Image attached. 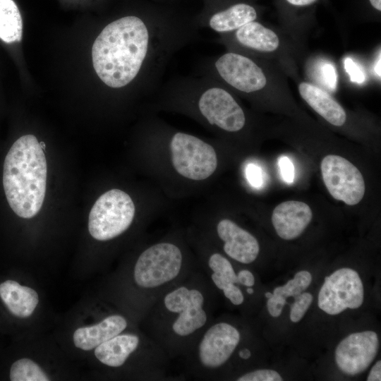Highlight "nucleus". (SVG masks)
Masks as SVG:
<instances>
[{"label":"nucleus","mask_w":381,"mask_h":381,"mask_svg":"<svg viewBox=\"0 0 381 381\" xmlns=\"http://www.w3.org/2000/svg\"><path fill=\"white\" fill-rule=\"evenodd\" d=\"M279 167L284 181L287 183H292L294 179V167L289 158L281 157L279 159Z\"/></svg>","instance_id":"28"},{"label":"nucleus","mask_w":381,"mask_h":381,"mask_svg":"<svg viewBox=\"0 0 381 381\" xmlns=\"http://www.w3.org/2000/svg\"><path fill=\"white\" fill-rule=\"evenodd\" d=\"M217 42L226 51L275 61L287 75L297 73L294 56L298 48L289 43L280 32L258 20L251 21L233 32L220 35Z\"/></svg>","instance_id":"9"},{"label":"nucleus","mask_w":381,"mask_h":381,"mask_svg":"<svg viewBox=\"0 0 381 381\" xmlns=\"http://www.w3.org/2000/svg\"><path fill=\"white\" fill-rule=\"evenodd\" d=\"M129 322L119 313L111 314L99 322L76 329L73 335L74 345L82 350L90 351L109 339L126 330Z\"/></svg>","instance_id":"19"},{"label":"nucleus","mask_w":381,"mask_h":381,"mask_svg":"<svg viewBox=\"0 0 381 381\" xmlns=\"http://www.w3.org/2000/svg\"><path fill=\"white\" fill-rule=\"evenodd\" d=\"M362 281L356 271L344 267L325 278L318 305L326 313L337 315L347 308L356 309L363 302Z\"/></svg>","instance_id":"12"},{"label":"nucleus","mask_w":381,"mask_h":381,"mask_svg":"<svg viewBox=\"0 0 381 381\" xmlns=\"http://www.w3.org/2000/svg\"><path fill=\"white\" fill-rule=\"evenodd\" d=\"M381 362L378 361L371 368L367 377L368 381H380L381 380Z\"/></svg>","instance_id":"32"},{"label":"nucleus","mask_w":381,"mask_h":381,"mask_svg":"<svg viewBox=\"0 0 381 381\" xmlns=\"http://www.w3.org/2000/svg\"><path fill=\"white\" fill-rule=\"evenodd\" d=\"M23 20L20 11L13 0H0V39L6 43L20 42Z\"/></svg>","instance_id":"21"},{"label":"nucleus","mask_w":381,"mask_h":381,"mask_svg":"<svg viewBox=\"0 0 381 381\" xmlns=\"http://www.w3.org/2000/svg\"><path fill=\"white\" fill-rule=\"evenodd\" d=\"M196 23L158 15H128L107 24L92 47L93 68L112 90L154 96L174 55L199 38Z\"/></svg>","instance_id":"1"},{"label":"nucleus","mask_w":381,"mask_h":381,"mask_svg":"<svg viewBox=\"0 0 381 381\" xmlns=\"http://www.w3.org/2000/svg\"><path fill=\"white\" fill-rule=\"evenodd\" d=\"M11 381H47L50 379L34 361L23 358L15 361L10 369Z\"/></svg>","instance_id":"23"},{"label":"nucleus","mask_w":381,"mask_h":381,"mask_svg":"<svg viewBox=\"0 0 381 381\" xmlns=\"http://www.w3.org/2000/svg\"><path fill=\"white\" fill-rule=\"evenodd\" d=\"M306 66L311 83L329 92L337 89L338 77L334 63L325 58H313Z\"/></svg>","instance_id":"22"},{"label":"nucleus","mask_w":381,"mask_h":381,"mask_svg":"<svg viewBox=\"0 0 381 381\" xmlns=\"http://www.w3.org/2000/svg\"><path fill=\"white\" fill-rule=\"evenodd\" d=\"M200 75L212 77L238 97L253 102L289 99L287 74L277 61L226 51L198 66Z\"/></svg>","instance_id":"6"},{"label":"nucleus","mask_w":381,"mask_h":381,"mask_svg":"<svg viewBox=\"0 0 381 381\" xmlns=\"http://www.w3.org/2000/svg\"><path fill=\"white\" fill-rule=\"evenodd\" d=\"M287 4L294 8H306L315 4L318 0H284Z\"/></svg>","instance_id":"33"},{"label":"nucleus","mask_w":381,"mask_h":381,"mask_svg":"<svg viewBox=\"0 0 381 381\" xmlns=\"http://www.w3.org/2000/svg\"><path fill=\"white\" fill-rule=\"evenodd\" d=\"M190 228L210 243H219L224 255L241 264H251L259 255L256 237L229 218L214 219L205 212Z\"/></svg>","instance_id":"11"},{"label":"nucleus","mask_w":381,"mask_h":381,"mask_svg":"<svg viewBox=\"0 0 381 381\" xmlns=\"http://www.w3.org/2000/svg\"><path fill=\"white\" fill-rule=\"evenodd\" d=\"M166 353L144 332H126L97 346L94 354L104 365L112 368L125 366L130 359Z\"/></svg>","instance_id":"14"},{"label":"nucleus","mask_w":381,"mask_h":381,"mask_svg":"<svg viewBox=\"0 0 381 381\" xmlns=\"http://www.w3.org/2000/svg\"><path fill=\"white\" fill-rule=\"evenodd\" d=\"M150 111L175 112L219 135H238L248 129L250 116L238 96L205 75L171 79L152 97Z\"/></svg>","instance_id":"4"},{"label":"nucleus","mask_w":381,"mask_h":381,"mask_svg":"<svg viewBox=\"0 0 381 381\" xmlns=\"http://www.w3.org/2000/svg\"><path fill=\"white\" fill-rule=\"evenodd\" d=\"M298 92L306 104L330 125L343 127L348 119L345 109L332 96V93L294 75Z\"/></svg>","instance_id":"16"},{"label":"nucleus","mask_w":381,"mask_h":381,"mask_svg":"<svg viewBox=\"0 0 381 381\" xmlns=\"http://www.w3.org/2000/svg\"><path fill=\"white\" fill-rule=\"evenodd\" d=\"M258 18V13L255 6L246 2H236L212 11L201 18L196 25L205 26L220 35H224L257 20Z\"/></svg>","instance_id":"18"},{"label":"nucleus","mask_w":381,"mask_h":381,"mask_svg":"<svg viewBox=\"0 0 381 381\" xmlns=\"http://www.w3.org/2000/svg\"><path fill=\"white\" fill-rule=\"evenodd\" d=\"M239 284L246 287H253L255 284V278L251 271L247 269H242L238 271Z\"/></svg>","instance_id":"31"},{"label":"nucleus","mask_w":381,"mask_h":381,"mask_svg":"<svg viewBox=\"0 0 381 381\" xmlns=\"http://www.w3.org/2000/svg\"><path fill=\"white\" fill-rule=\"evenodd\" d=\"M323 182L331 196L348 205L361 201L365 185L361 171L351 162L336 155L325 156L320 163Z\"/></svg>","instance_id":"13"},{"label":"nucleus","mask_w":381,"mask_h":381,"mask_svg":"<svg viewBox=\"0 0 381 381\" xmlns=\"http://www.w3.org/2000/svg\"><path fill=\"white\" fill-rule=\"evenodd\" d=\"M143 140L150 178L167 197L202 190L219 169L213 141L177 129L152 112L143 125Z\"/></svg>","instance_id":"2"},{"label":"nucleus","mask_w":381,"mask_h":381,"mask_svg":"<svg viewBox=\"0 0 381 381\" xmlns=\"http://www.w3.org/2000/svg\"><path fill=\"white\" fill-rule=\"evenodd\" d=\"M136 214L135 201L127 192L109 189L97 199L90 212L89 233L99 241L116 239L133 226Z\"/></svg>","instance_id":"10"},{"label":"nucleus","mask_w":381,"mask_h":381,"mask_svg":"<svg viewBox=\"0 0 381 381\" xmlns=\"http://www.w3.org/2000/svg\"><path fill=\"white\" fill-rule=\"evenodd\" d=\"M0 298L8 310L20 318L31 316L39 303L38 294L33 289L13 280L0 284Z\"/></svg>","instance_id":"20"},{"label":"nucleus","mask_w":381,"mask_h":381,"mask_svg":"<svg viewBox=\"0 0 381 381\" xmlns=\"http://www.w3.org/2000/svg\"><path fill=\"white\" fill-rule=\"evenodd\" d=\"M40 145L41 146V147L44 150L45 149V143L44 142H40Z\"/></svg>","instance_id":"38"},{"label":"nucleus","mask_w":381,"mask_h":381,"mask_svg":"<svg viewBox=\"0 0 381 381\" xmlns=\"http://www.w3.org/2000/svg\"><path fill=\"white\" fill-rule=\"evenodd\" d=\"M248 183L253 187L260 188L262 184V169L254 164H249L246 169Z\"/></svg>","instance_id":"29"},{"label":"nucleus","mask_w":381,"mask_h":381,"mask_svg":"<svg viewBox=\"0 0 381 381\" xmlns=\"http://www.w3.org/2000/svg\"><path fill=\"white\" fill-rule=\"evenodd\" d=\"M237 356L242 361H248L251 358L252 352L249 348L243 347L241 349H238Z\"/></svg>","instance_id":"35"},{"label":"nucleus","mask_w":381,"mask_h":381,"mask_svg":"<svg viewBox=\"0 0 381 381\" xmlns=\"http://www.w3.org/2000/svg\"><path fill=\"white\" fill-rule=\"evenodd\" d=\"M198 267L186 231L171 230L145 245L130 270L131 306L138 321L162 294Z\"/></svg>","instance_id":"5"},{"label":"nucleus","mask_w":381,"mask_h":381,"mask_svg":"<svg viewBox=\"0 0 381 381\" xmlns=\"http://www.w3.org/2000/svg\"><path fill=\"white\" fill-rule=\"evenodd\" d=\"M273 294L270 293V292H266L265 294V296L267 298H270L272 296Z\"/></svg>","instance_id":"37"},{"label":"nucleus","mask_w":381,"mask_h":381,"mask_svg":"<svg viewBox=\"0 0 381 381\" xmlns=\"http://www.w3.org/2000/svg\"><path fill=\"white\" fill-rule=\"evenodd\" d=\"M267 299V308L269 313L272 317H279L286 303V298L279 294H273L272 296Z\"/></svg>","instance_id":"27"},{"label":"nucleus","mask_w":381,"mask_h":381,"mask_svg":"<svg viewBox=\"0 0 381 381\" xmlns=\"http://www.w3.org/2000/svg\"><path fill=\"white\" fill-rule=\"evenodd\" d=\"M294 298V302L291 306L290 319L293 322H298L310 306L313 297L310 293L305 292Z\"/></svg>","instance_id":"25"},{"label":"nucleus","mask_w":381,"mask_h":381,"mask_svg":"<svg viewBox=\"0 0 381 381\" xmlns=\"http://www.w3.org/2000/svg\"><path fill=\"white\" fill-rule=\"evenodd\" d=\"M47 164L44 150L33 135L19 138L4 163L3 187L12 210L30 219L40 210L46 193Z\"/></svg>","instance_id":"7"},{"label":"nucleus","mask_w":381,"mask_h":381,"mask_svg":"<svg viewBox=\"0 0 381 381\" xmlns=\"http://www.w3.org/2000/svg\"><path fill=\"white\" fill-rule=\"evenodd\" d=\"M236 380L238 381H282V378L275 370L259 369L245 373Z\"/></svg>","instance_id":"26"},{"label":"nucleus","mask_w":381,"mask_h":381,"mask_svg":"<svg viewBox=\"0 0 381 381\" xmlns=\"http://www.w3.org/2000/svg\"><path fill=\"white\" fill-rule=\"evenodd\" d=\"M216 293L199 266L167 290L140 322L170 359L184 358L214 320Z\"/></svg>","instance_id":"3"},{"label":"nucleus","mask_w":381,"mask_h":381,"mask_svg":"<svg viewBox=\"0 0 381 381\" xmlns=\"http://www.w3.org/2000/svg\"><path fill=\"white\" fill-rule=\"evenodd\" d=\"M311 282V274L306 270H302L297 272L294 279L289 280L286 284L276 287L273 294H279L286 298L290 296L295 297L303 293Z\"/></svg>","instance_id":"24"},{"label":"nucleus","mask_w":381,"mask_h":381,"mask_svg":"<svg viewBox=\"0 0 381 381\" xmlns=\"http://www.w3.org/2000/svg\"><path fill=\"white\" fill-rule=\"evenodd\" d=\"M344 64L346 71L349 73L351 81L360 83L365 80L364 74L361 71L360 66L357 65L352 59H345Z\"/></svg>","instance_id":"30"},{"label":"nucleus","mask_w":381,"mask_h":381,"mask_svg":"<svg viewBox=\"0 0 381 381\" xmlns=\"http://www.w3.org/2000/svg\"><path fill=\"white\" fill-rule=\"evenodd\" d=\"M379 348L373 331L353 333L344 338L335 350V361L339 370L349 375L365 371L375 358Z\"/></svg>","instance_id":"15"},{"label":"nucleus","mask_w":381,"mask_h":381,"mask_svg":"<svg viewBox=\"0 0 381 381\" xmlns=\"http://www.w3.org/2000/svg\"><path fill=\"white\" fill-rule=\"evenodd\" d=\"M313 213L309 205L301 201L289 200L273 210L272 222L278 236L284 240L299 236L310 222Z\"/></svg>","instance_id":"17"},{"label":"nucleus","mask_w":381,"mask_h":381,"mask_svg":"<svg viewBox=\"0 0 381 381\" xmlns=\"http://www.w3.org/2000/svg\"><path fill=\"white\" fill-rule=\"evenodd\" d=\"M380 56L381 54H380V49L379 53L376 57V59L374 61L373 65V72L374 73V75H375L377 79V80L379 79V80H380V61H381Z\"/></svg>","instance_id":"34"},{"label":"nucleus","mask_w":381,"mask_h":381,"mask_svg":"<svg viewBox=\"0 0 381 381\" xmlns=\"http://www.w3.org/2000/svg\"><path fill=\"white\" fill-rule=\"evenodd\" d=\"M240 330L231 322L213 320L183 358L186 373L197 380L216 378L238 351Z\"/></svg>","instance_id":"8"},{"label":"nucleus","mask_w":381,"mask_h":381,"mask_svg":"<svg viewBox=\"0 0 381 381\" xmlns=\"http://www.w3.org/2000/svg\"><path fill=\"white\" fill-rule=\"evenodd\" d=\"M368 1L376 11L379 13L381 11V0H368Z\"/></svg>","instance_id":"36"}]
</instances>
